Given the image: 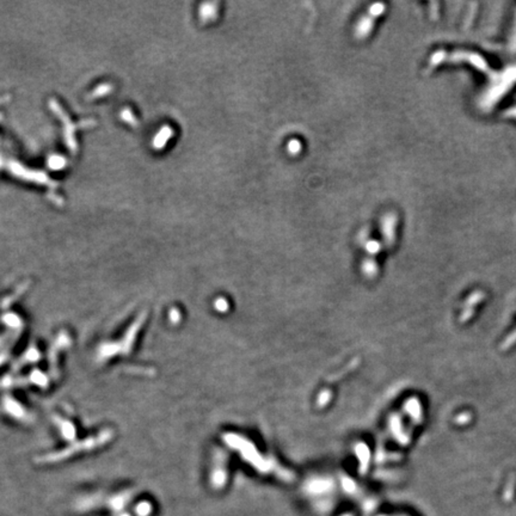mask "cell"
<instances>
[{
  "label": "cell",
  "instance_id": "obj_1",
  "mask_svg": "<svg viewBox=\"0 0 516 516\" xmlns=\"http://www.w3.org/2000/svg\"><path fill=\"white\" fill-rule=\"evenodd\" d=\"M386 11V5L383 2H376V4L371 5L368 8L367 13H365L363 16L360 17V19L357 21L356 25H355V36L359 39H365L371 35L372 32L374 29V25H376L377 19L380 16H382Z\"/></svg>",
  "mask_w": 516,
  "mask_h": 516
},
{
  "label": "cell",
  "instance_id": "obj_2",
  "mask_svg": "<svg viewBox=\"0 0 516 516\" xmlns=\"http://www.w3.org/2000/svg\"><path fill=\"white\" fill-rule=\"evenodd\" d=\"M397 222H398V216H397L396 213H392V211L383 214L381 221H380L382 239L387 246H391L393 244L394 238H396Z\"/></svg>",
  "mask_w": 516,
  "mask_h": 516
},
{
  "label": "cell",
  "instance_id": "obj_3",
  "mask_svg": "<svg viewBox=\"0 0 516 516\" xmlns=\"http://www.w3.org/2000/svg\"><path fill=\"white\" fill-rule=\"evenodd\" d=\"M301 149H303V143H301L300 140L290 139L288 143H287V151L292 156H298L301 152Z\"/></svg>",
  "mask_w": 516,
  "mask_h": 516
}]
</instances>
